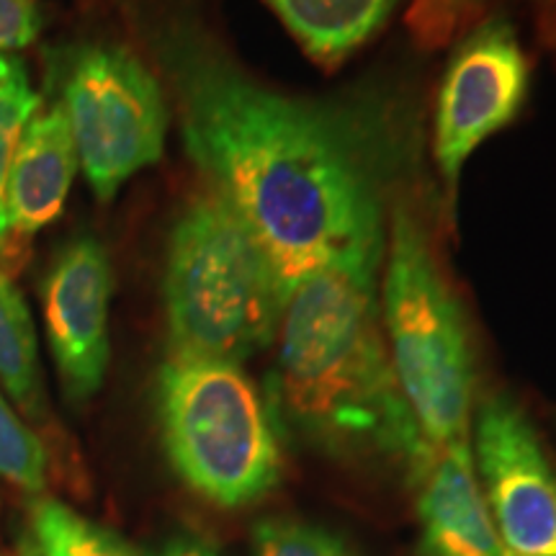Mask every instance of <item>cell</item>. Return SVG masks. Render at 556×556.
<instances>
[{
    "label": "cell",
    "instance_id": "30bf717a",
    "mask_svg": "<svg viewBox=\"0 0 556 556\" xmlns=\"http://www.w3.org/2000/svg\"><path fill=\"white\" fill-rule=\"evenodd\" d=\"M417 486L422 556H510L479 492L467 438L435 448Z\"/></svg>",
    "mask_w": 556,
    "mask_h": 556
},
{
    "label": "cell",
    "instance_id": "52a82bcc",
    "mask_svg": "<svg viewBox=\"0 0 556 556\" xmlns=\"http://www.w3.org/2000/svg\"><path fill=\"white\" fill-rule=\"evenodd\" d=\"M531 70L516 24L486 18L458 41L435 106L433 157L454 204L471 152L518 116Z\"/></svg>",
    "mask_w": 556,
    "mask_h": 556
},
{
    "label": "cell",
    "instance_id": "5b68a950",
    "mask_svg": "<svg viewBox=\"0 0 556 556\" xmlns=\"http://www.w3.org/2000/svg\"><path fill=\"white\" fill-rule=\"evenodd\" d=\"M157 415L173 469L212 503H258L281 479L266 397L240 366L170 356L157 377Z\"/></svg>",
    "mask_w": 556,
    "mask_h": 556
},
{
    "label": "cell",
    "instance_id": "3957f363",
    "mask_svg": "<svg viewBox=\"0 0 556 556\" xmlns=\"http://www.w3.org/2000/svg\"><path fill=\"white\" fill-rule=\"evenodd\" d=\"M163 294L170 356L232 366L274 343L289 304L274 261L212 189L170 229Z\"/></svg>",
    "mask_w": 556,
    "mask_h": 556
},
{
    "label": "cell",
    "instance_id": "2e32d148",
    "mask_svg": "<svg viewBox=\"0 0 556 556\" xmlns=\"http://www.w3.org/2000/svg\"><path fill=\"white\" fill-rule=\"evenodd\" d=\"M39 106L41 93L34 90L24 62L13 54H0V258L13 242L5 225V180L18 139Z\"/></svg>",
    "mask_w": 556,
    "mask_h": 556
},
{
    "label": "cell",
    "instance_id": "8992f818",
    "mask_svg": "<svg viewBox=\"0 0 556 556\" xmlns=\"http://www.w3.org/2000/svg\"><path fill=\"white\" fill-rule=\"evenodd\" d=\"M75 148L96 199L111 201L135 173L163 157L168 103L160 80L129 47L78 41L50 50Z\"/></svg>",
    "mask_w": 556,
    "mask_h": 556
},
{
    "label": "cell",
    "instance_id": "e0dca14e",
    "mask_svg": "<svg viewBox=\"0 0 556 556\" xmlns=\"http://www.w3.org/2000/svg\"><path fill=\"white\" fill-rule=\"evenodd\" d=\"M0 479L26 492H41L47 486L45 443L13 413L3 392H0Z\"/></svg>",
    "mask_w": 556,
    "mask_h": 556
},
{
    "label": "cell",
    "instance_id": "5bb4252c",
    "mask_svg": "<svg viewBox=\"0 0 556 556\" xmlns=\"http://www.w3.org/2000/svg\"><path fill=\"white\" fill-rule=\"evenodd\" d=\"M0 384L31 420L45 417L37 332L26 299L0 268Z\"/></svg>",
    "mask_w": 556,
    "mask_h": 556
},
{
    "label": "cell",
    "instance_id": "6da1fadb",
    "mask_svg": "<svg viewBox=\"0 0 556 556\" xmlns=\"http://www.w3.org/2000/svg\"><path fill=\"white\" fill-rule=\"evenodd\" d=\"M135 16L186 152L274 261L287 296L348 250L384 245L405 165L387 111L263 86L186 5L139 3Z\"/></svg>",
    "mask_w": 556,
    "mask_h": 556
},
{
    "label": "cell",
    "instance_id": "d6986e66",
    "mask_svg": "<svg viewBox=\"0 0 556 556\" xmlns=\"http://www.w3.org/2000/svg\"><path fill=\"white\" fill-rule=\"evenodd\" d=\"M41 11L37 0H0V54L21 52L37 41Z\"/></svg>",
    "mask_w": 556,
    "mask_h": 556
},
{
    "label": "cell",
    "instance_id": "ffe728a7",
    "mask_svg": "<svg viewBox=\"0 0 556 556\" xmlns=\"http://www.w3.org/2000/svg\"><path fill=\"white\" fill-rule=\"evenodd\" d=\"M155 556H222V554L212 544H206V541L184 536V539L170 541V544L160 548Z\"/></svg>",
    "mask_w": 556,
    "mask_h": 556
},
{
    "label": "cell",
    "instance_id": "44dd1931",
    "mask_svg": "<svg viewBox=\"0 0 556 556\" xmlns=\"http://www.w3.org/2000/svg\"><path fill=\"white\" fill-rule=\"evenodd\" d=\"M18 556H31V552H29V546H21V552H18Z\"/></svg>",
    "mask_w": 556,
    "mask_h": 556
},
{
    "label": "cell",
    "instance_id": "9a60e30c",
    "mask_svg": "<svg viewBox=\"0 0 556 556\" xmlns=\"http://www.w3.org/2000/svg\"><path fill=\"white\" fill-rule=\"evenodd\" d=\"M31 556H137L116 533L90 523L58 500L31 505Z\"/></svg>",
    "mask_w": 556,
    "mask_h": 556
},
{
    "label": "cell",
    "instance_id": "7c38bea8",
    "mask_svg": "<svg viewBox=\"0 0 556 556\" xmlns=\"http://www.w3.org/2000/svg\"><path fill=\"white\" fill-rule=\"evenodd\" d=\"M304 52L336 67L381 31L400 0H266Z\"/></svg>",
    "mask_w": 556,
    "mask_h": 556
},
{
    "label": "cell",
    "instance_id": "8fae6325",
    "mask_svg": "<svg viewBox=\"0 0 556 556\" xmlns=\"http://www.w3.org/2000/svg\"><path fill=\"white\" fill-rule=\"evenodd\" d=\"M80 157L60 99L37 109L18 139L5 180V225L11 240H29L60 217Z\"/></svg>",
    "mask_w": 556,
    "mask_h": 556
},
{
    "label": "cell",
    "instance_id": "277c9868",
    "mask_svg": "<svg viewBox=\"0 0 556 556\" xmlns=\"http://www.w3.org/2000/svg\"><path fill=\"white\" fill-rule=\"evenodd\" d=\"M381 325L400 389L433 448L467 438L475 351L467 319L413 199H394L387 222Z\"/></svg>",
    "mask_w": 556,
    "mask_h": 556
},
{
    "label": "cell",
    "instance_id": "9c48e42d",
    "mask_svg": "<svg viewBox=\"0 0 556 556\" xmlns=\"http://www.w3.org/2000/svg\"><path fill=\"white\" fill-rule=\"evenodd\" d=\"M111 289L109 253L90 235L62 248L45 278L47 340L73 402L93 397L106 377Z\"/></svg>",
    "mask_w": 556,
    "mask_h": 556
},
{
    "label": "cell",
    "instance_id": "ba28073f",
    "mask_svg": "<svg viewBox=\"0 0 556 556\" xmlns=\"http://www.w3.org/2000/svg\"><path fill=\"white\" fill-rule=\"evenodd\" d=\"M475 454L486 510L507 554L556 556V471L516 402H484L477 415Z\"/></svg>",
    "mask_w": 556,
    "mask_h": 556
},
{
    "label": "cell",
    "instance_id": "ac0fdd59",
    "mask_svg": "<svg viewBox=\"0 0 556 556\" xmlns=\"http://www.w3.org/2000/svg\"><path fill=\"white\" fill-rule=\"evenodd\" d=\"M253 556H361L343 536L294 518L261 520L253 531Z\"/></svg>",
    "mask_w": 556,
    "mask_h": 556
},
{
    "label": "cell",
    "instance_id": "7a4b0ae2",
    "mask_svg": "<svg viewBox=\"0 0 556 556\" xmlns=\"http://www.w3.org/2000/svg\"><path fill=\"white\" fill-rule=\"evenodd\" d=\"M384 245L348 250L289 296L266 405L278 438L319 454L397 467L413 482L435 448L389 356L379 304Z\"/></svg>",
    "mask_w": 556,
    "mask_h": 556
},
{
    "label": "cell",
    "instance_id": "4fadbf2b",
    "mask_svg": "<svg viewBox=\"0 0 556 556\" xmlns=\"http://www.w3.org/2000/svg\"><path fill=\"white\" fill-rule=\"evenodd\" d=\"M486 18H520L556 54V0H409L407 29L426 50H441Z\"/></svg>",
    "mask_w": 556,
    "mask_h": 556
}]
</instances>
